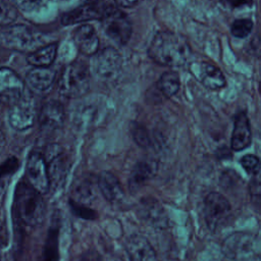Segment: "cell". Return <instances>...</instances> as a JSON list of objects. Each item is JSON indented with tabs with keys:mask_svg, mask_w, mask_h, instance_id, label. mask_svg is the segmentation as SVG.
<instances>
[{
	"mask_svg": "<svg viewBox=\"0 0 261 261\" xmlns=\"http://www.w3.org/2000/svg\"><path fill=\"white\" fill-rule=\"evenodd\" d=\"M241 165L243 168L249 173L256 175L260 170V162L259 158L252 154H247L241 158Z\"/></svg>",
	"mask_w": 261,
	"mask_h": 261,
	"instance_id": "obj_28",
	"label": "cell"
},
{
	"mask_svg": "<svg viewBox=\"0 0 261 261\" xmlns=\"http://www.w3.org/2000/svg\"><path fill=\"white\" fill-rule=\"evenodd\" d=\"M179 76L175 71L164 72L158 82V88L167 97L175 95L179 90Z\"/></svg>",
	"mask_w": 261,
	"mask_h": 261,
	"instance_id": "obj_25",
	"label": "cell"
},
{
	"mask_svg": "<svg viewBox=\"0 0 261 261\" xmlns=\"http://www.w3.org/2000/svg\"><path fill=\"white\" fill-rule=\"evenodd\" d=\"M65 118L64 108L62 104L58 101H48L46 102L39 115L40 123L43 127L49 129H55L63 124Z\"/></svg>",
	"mask_w": 261,
	"mask_h": 261,
	"instance_id": "obj_19",
	"label": "cell"
},
{
	"mask_svg": "<svg viewBox=\"0 0 261 261\" xmlns=\"http://www.w3.org/2000/svg\"><path fill=\"white\" fill-rule=\"evenodd\" d=\"M116 2V4H118L119 6H122V7H130V6H134L138 0H114Z\"/></svg>",
	"mask_w": 261,
	"mask_h": 261,
	"instance_id": "obj_33",
	"label": "cell"
},
{
	"mask_svg": "<svg viewBox=\"0 0 261 261\" xmlns=\"http://www.w3.org/2000/svg\"><path fill=\"white\" fill-rule=\"evenodd\" d=\"M111 7L112 6L103 1H88L64 13L61 18V22L65 25H69L93 19L101 20Z\"/></svg>",
	"mask_w": 261,
	"mask_h": 261,
	"instance_id": "obj_8",
	"label": "cell"
},
{
	"mask_svg": "<svg viewBox=\"0 0 261 261\" xmlns=\"http://www.w3.org/2000/svg\"><path fill=\"white\" fill-rule=\"evenodd\" d=\"M156 167L154 163L139 162L133 169L129 176V188L138 189L144 185L155 173Z\"/></svg>",
	"mask_w": 261,
	"mask_h": 261,
	"instance_id": "obj_23",
	"label": "cell"
},
{
	"mask_svg": "<svg viewBox=\"0 0 261 261\" xmlns=\"http://www.w3.org/2000/svg\"><path fill=\"white\" fill-rule=\"evenodd\" d=\"M133 137L138 145L142 147H148L151 144L148 132L141 125H137L133 129Z\"/></svg>",
	"mask_w": 261,
	"mask_h": 261,
	"instance_id": "obj_31",
	"label": "cell"
},
{
	"mask_svg": "<svg viewBox=\"0 0 261 261\" xmlns=\"http://www.w3.org/2000/svg\"><path fill=\"white\" fill-rule=\"evenodd\" d=\"M231 208L227 199L217 192L208 194L204 200V217L210 229L215 230L225 223Z\"/></svg>",
	"mask_w": 261,
	"mask_h": 261,
	"instance_id": "obj_6",
	"label": "cell"
},
{
	"mask_svg": "<svg viewBox=\"0 0 261 261\" xmlns=\"http://www.w3.org/2000/svg\"><path fill=\"white\" fill-rule=\"evenodd\" d=\"M253 29V22L250 19L247 18H240L236 19L231 24V34L236 38L244 39L248 37Z\"/></svg>",
	"mask_w": 261,
	"mask_h": 261,
	"instance_id": "obj_27",
	"label": "cell"
},
{
	"mask_svg": "<svg viewBox=\"0 0 261 261\" xmlns=\"http://www.w3.org/2000/svg\"><path fill=\"white\" fill-rule=\"evenodd\" d=\"M4 242H3V237H2V229H1V225H0V252H2V249L4 248Z\"/></svg>",
	"mask_w": 261,
	"mask_h": 261,
	"instance_id": "obj_34",
	"label": "cell"
},
{
	"mask_svg": "<svg viewBox=\"0 0 261 261\" xmlns=\"http://www.w3.org/2000/svg\"><path fill=\"white\" fill-rule=\"evenodd\" d=\"M14 214L24 227L34 228L40 225L45 216V202L42 194L28 181H20L14 193Z\"/></svg>",
	"mask_w": 261,
	"mask_h": 261,
	"instance_id": "obj_2",
	"label": "cell"
},
{
	"mask_svg": "<svg viewBox=\"0 0 261 261\" xmlns=\"http://www.w3.org/2000/svg\"><path fill=\"white\" fill-rule=\"evenodd\" d=\"M125 251L130 261H158L151 244L142 236H132L125 242Z\"/></svg>",
	"mask_w": 261,
	"mask_h": 261,
	"instance_id": "obj_16",
	"label": "cell"
},
{
	"mask_svg": "<svg viewBox=\"0 0 261 261\" xmlns=\"http://www.w3.org/2000/svg\"><path fill=\"white\" fill-rule=\"evenodd\" d=\"M105 34L116 44L124 45L132 36V24L122 11L111 7L101 18Z\"/></svg>",
	"mask_w": 261,
	"mask_h": 261,
	"instance_id": "obj_4",
	"label": "cell"
},
{
	"mask_svg": "<svg viewBox=\"0 0 261 261\" xmlns=\"http://www.w3.org/2000/svg\"><path fill=\"white\" fill-rule=\"evenodd\" d=\"M56 76V72L49 67H34L27 74V81L31 88L43 92L49 89Z\"/></svg>",
	"mask_w": 261,
	"mask_h": 261,
	"instance_id": "obj_21",
	"label": "cell"
},
{
	"mask_svg": "<svg viewBox=\"0 0 261 261\" xmlns=\"http://www.w3.org/2000/svg\"><path fill=\"white\" fill-rule=\"evenodd\" d=\"M16 6L23 11L35 10L41 3V0H14Z\"/></svg>",
	"mask_w": 261,
	"mask_h": 261,
	"instance_id": "obj_32",
	"label": "cell"
},
{
	"mask_svg": "<svg viewBox=\"0 0 261 261\" xmlns=\"http://www.w3.org/2000/svg\"><path fill=\"white\" fill-rule=\"evenodd\" d=\"M1 38L5 46L19 51H32L39 44L37 35L22 24L8 28L7 31L3 32Z\"/></svg>",
	"mask_w": 261,
	"mask_h": 261,
	"instance_id": "obj_9",
	"label": "cell"
},
{
	"mask_svg": "<svg viewBox=\"0 0 261 261\" xmlns=\"http://www.w3.org/2000/svg\"><path fill=\"white\" fill-rule=\"evenodd\" d=\"M148 53L155 62L161 65L177 67L187 62L191 55V48L182 36L169 31H161L153 37Z\"/></svg>",
	"mask_w": 261,
	"mask_h": 261,
	"instance_id": "obj_1",
	"label": "cell"
},
{
	"mask_svg": "<svg viewBox=\"0 0 261 261\" xmlns=\"http://www.w3.org/2000/svg\"><path fill=\"white\" fill-rule=\"evenodd\" d=\"M24 85L21 79L10 68H0V100L10 105L23 95Z\"/></svg>",
	"mask_w": 261,
	"mask_h": 261,
	"instance_id": "obj_12",
	"label": "cell"
},
{
	"mask_svg": "<svg viewBox=\"0 0 261 261\" xmlns=\"http://www.w3.org/2000/svg\"><path fill=\"white\" fill-rule=\"evenodd\" d=\"M122 59L119 53L112 47H107L97 52L93 59V70L95 74L104 81L117 77L120 72Z\"/></svg>",
	"mask_w": 261,
	"mask_h": 261,
	"instance_id": "obj_7",
	"label": "cell"
},
{
	"mask_svg": "<svg viewBox=\"0 0 261 261\" xmlns=\"http://www.w3.org/2000/svg\"><path fill=\"white\" fill-rule=\"evenodd\" d=\"M69 206L71 208L72 213L74 215H76L77 217H81L84 219H94L97 217L96 212L94 210H92L91 208H89L87 205L80 204V203H76V202L70 200Z\"/></svg>",
	"mask_w": 261,
	"mask_h": 261,
	"instance_id": "obj_29",
	"label": "cell"
},
{
	"mask_svg": "<svg viewBox=\"0 0 261 261\" xmlns=\"http://www.w3.org/2000/svg\"><path fill=\"white\" fill-rule=\"evenodd\" d=\"M35 120V107L32 99L22 97L11 105L9 111L10 124L19 130L29 128L33 125Z\"/></svg>",
	"mask_w": 261,
	"mask_h": 261,
	"instance_id": "obj_14",
	"label": "cell"
},
{
	"mask_svg": "<svg viewBox=\"0 0 261 261\" xmlns=\"http://www.w3.org/2000/svg\"><path fill=\"white\" fill-rule=\"evenodd\" d=\"M252 134L248 116L240 112L234 118V125L231 136V148L234 151H242L251 144Z\"/></svg>",
	"mask_w": 261,
	"mask_h": 261,
	"instance_id": "obj_18",
	"label": "cell"
},
{
	"mask_svg": "<svg viewBox=\"0 0 261 261\" xmlns=\"http://www.w3.org/2000/svg\"><path fill=\"white\" fill-rule=\"evenodd\" d=\"M57 54V45L49 44L32 51L28 56L27 60L30 64L35 67H48L55 59Z\"/></svg>",
	"mask_w": 261,
	"mask_h": 261,
	"instance_id": "obj_22",
	"label": "cell"
},
{
	"mask_svg": "<svg viewBox=\"0 0 261 261\" xmlns=\"http://www.w3.org/2000/svg\"><path fill=\"white\" fill-rule=\"evenodd\" d=\"M58 222L54 221V224H52L50 230L48 231V237L43 250L42 261H58Z\"/></svg>",
	"mask_w": 261,
	"mask_h": 261,
	"instance_id": "obj_24",
	"label": "cell"
},
{
	"mask_svg": "<svg viewBox=\"0 0 261 261\" xmlns=\"http://www.w3.org/2000/svg\"><path fill=\"white\" fill-rule=\"evenodd\" d=\"M17 17V10L14 5L6 0H0V24L8 25Z\"/></svg>",
	"mask_w": 261,
	"mask_h": 261,
	"instance_id": "obj_26",
	"label": "cell"
},
{
	"mask_svg": "<svg viewBox=\"0 0 261 261\" xmlns=\"http://www.w3.org/2000/svg\"><path fill=\"white\" fill-rule=\"evenodd\" d=\"M192 74L206 88L218 90L225 86V79L221 70L206 61H196L190 64Z\"/></svg>",
	"mask_w": 261,
	"mask_h": 261,
	"instance_id": "obj_13",
	"label": "cell"
},
{
	"mask_svg": "<svg viewBox=\"0 0 261 261\" xmlns=\"http://www.w3.org/2000/svg\"><path fill=\"white\" fill-rule=\"evenodd\" d=\"M18 167V161L16 158L11 157L7 159L3 164L0 165V185H3V182L15 172V170Z\"/></svg>",
	"mask_w": 261,
	"mask_h": 261,
	"instance_id": "obj_30",
	"label": "cell"
},
{
	"mask_svg": "<svg viewBox=\"0 0 261 261\" xmlns=\"http://www.w3.org/2000/svg\"><path fill=\"white\" fill-rule=\"evenodd\" d=\"M44 158L47 166L49 186L56 190L63 185L66 178L69 168L67 156L58 145H52L48 148Z\"/></svg>",
	"mask_w": 261,
	"mask_h": 261,
	"instance_id": "obj_5",
	"label": "cell"
},
{
	"mask_svg": "<svg viewBox=\"0 0 261 261\" xmlns=\"http://www.w3.org/2000/svg\"><path fill=\"white\" fill-rule=\"evenodd\" d=\"M89 69L81 61H73L66 65L58 80V91L65 97H79L89 88Z\"/></svg>",
	"mask_w": 261,
	"mask_h": 261,
	"instance_id": "obj_3",
	"label": "cell"
},
{
	"mask_svg": "<svg viewBox=\"0 0 261 261\" xmlns=\"http://www.w3.org/2000/svg\"><path fill=\"white\" fill-rule=\"evenodd\" d=\"M99 192L109 202H117L123 197V190L118 178L109 171H103L97 176Z\"/></svg>",
	"mask_w": 261,
	"mask_h": 261,
	"instance_id": "obj_20",
	"label": "cell"
},
{
	"mask_svg": "<svg viewBox=\"0 0 261 261\" xmlns=\"http://www.w3.org/2000/svg\"><path fill=\"white\" fill-rule=\"evenodd\" d=\"M73 41L79 50L86 55H94L98 52L99 38L90 24H82L73 32Z\"/></svg>",
	"mask_w": 261,
	"mask_h": 261,
	"instance_id": "obj_17",
	"label": "cell"
},
{
	"mask_svg": "<svg viewBox=\"0 0 261 261\" xmlns=\"http://www.w3.org/2000/svg\"><path fill=\"white\" fill-rule=\"evenodd\" d=\"M28 182L40 194H46L49 189V178L44 156L39 152H32L27 162Z\"/></svg>",
	"mask_w": 261,
	"mask_h": 261,
	"instance_id": "obj_10",
	"label": "cell"
},
{
	"mask_svg": "<svg viewBox=\"0 0 261 261\" xmlns=\"http://www.w3.org/2000/svg\"><path fill=\"white\" fill-rule=\"evenodd\" d=\"M97 177L94 175H82L75 179L71 188V200L80 204H90L97 196Z\"/></svg>",
	"mask_w": 261,
	"mask_h": 261,
	"instance_id": "obj_15",
	"label": "cell"
},
{
	"mask_svg": "<svg viewBox=\"0 0 261 261\" xmlns=\"http://www.w3.org/2000/svg\"><path fill=\"white\" fill-rule=\"evenodd\" d=\"M224 254L232 259H245L255 253L256 241L251 234L236 232L225 239L222 245Z\"/></svg>",
	"mask_w": 261,
	"mask_h": 261,
	"instance_id": "obj_11",
	"label": "cell"
}]
</instances>
